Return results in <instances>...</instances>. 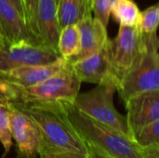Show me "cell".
I'll use <instances>...</instances> for the list:
<instances>
[{"mask_svg":"<svg viewBox=\"0 0 159 158\" xmlns=\"http://www.w3.org/2000/svg\"><path fill=\"white\" fill-rule=\"evenodd\" d=\"M28 115L41 131L47 144L87 154V146L69 121L63 103H14Z\"/></svg>","mask_w":159,"mask_h":158,"instance_id":"cell-1","label":"cell"},{"mask_svg":"<svg viewBox=\"0 0 159 158\" xmlns=\"http://www.w3.org/2000/svg\"><path fill=\"white\" fill-rule=\"evenodd\" d=\"M72 126L86 143L116 158H143L140 147L128 136L86 115L73 103H63Z\"/></svg>","mask_w":159,"mask_h":158,"instance_id":"cell-2","label":"cell"},{"mask_svg":"<svg viewBox=\"0 0 159 158\" xmlns=\"http://www.w3.org/2000/svg\"><path fill=\"white\" fill-rule=\"evenodd\" d=\"M158 47L157 33L143 34L139 54L119 80L117 91L124 102L140 93L159 90Z\"/></svg>","mask_w":159,"mask_h":158,"instance_id":"cell-3","label":"cell"},{"mask_svg":"<svg viewBox=\"0 0 159 158\" xmlns=\"http://www.w3.org/2000/svg\"><path fill=\"white\" fill-rule=\"evenodd\" d=\"M117 87L112 84L97 85L85 93H78L74 105L90 118L104 124L129 137L126 115H121L114 104Z\"/></svg>","mask_w":159,"mask_h":158,"instance_id":"cell-4","label":"cell"},{"mask_svg":"<svg viewBox=\"0 0 159 158\" xmlns=\"http://www.w3.org/2000/svg\"><path fill=\"white\" fill-rule=\"evenodd\" d=\"M81 81L73 69L66 64L42 83L23 89L21 103H73L79 93Z\"/></svg>","mask_w":159,"mask_h":158,"instance_id":"cell-5","label":"cell"},{"mask_svg":"<svg viewBox=\"0 0 159 158\" xmlns=\"http://www.w3.org/2000/svg\"><path fill=\"white\" fill-rule=\"evenodd\" d=\"M71 64L81 82L95 85L112 84L118 88L119 78L115 72L112 60V40L95 53Z\"/></svg>","mask_w":159,"mask_h":158,"instance_id":"cell-6","label":"cell"},{"mask_svg":"<svg viewBox=\"0 0 159 158\" xmlns=\"http://www.w3.org/2000/svg\"><path fill=\"white\" fill-rule=\"evenodd\" d=\"M61 57L58 50L41 43L22 42L6 45L0 48V71L50 63Z\"/></svg>","mask_w":159,"mask_h":158,"instance_id":"cell-7","label":"cell"},{"mask_svg":"<svg viewBox=\"0 0 159 158\" xmlns=\"http://www.w3.org/2000/svg\"><path fill=\"white\" fill-rule=\"evenodd\" d=\"M10 129L16 142L17 158H37L41 131L36 123L14 103L9 104Z\"/></svg>","mask_w":159,"mask_h":158,"instance_id":"cell-8","label":"cell"},{"mask_svg":"<svg viewBox=\"0 0 159 158\" xmlns=\"http://www.w3.org/2000/svg\"><path fill=\"white\" fill-rule=\"evenodd\" d=\"M143 39V33L141 31L139 25L119 26L117 35L112 40L113 65L119 80L139 54Z\"/></svg>","mask_w":159,"mask_h":158,"instance_id":"cell-9","label":"cell"},{"mask_svg":"<svg viewBox=\"0 0 159 158\" xmlns=\"http://www.w3.org/2000/svg\"><path fill=\"white\" fill-rule=\"evenodd\" d=\"M127 125L130 139L143 127L159 120V90L146 91L125 102Z\"/></svg>","mask_w":159,"mask_h":158,"instance_id":"cell-10","label":"cell"},{"mask_svg":"<svg viewBox=\"0 0 159 158\" xmlns=\"http://www.w3.org/2000/svg\"><path fill=\"white\" fill-rule=\"evenodd\" d=\"M0 33L5 46L22 42L40 43L9 0H0Z\"/></svg>","mask_w":159,"mask_h":158,"instance_id":"cell-11","label":"cell"},{"mask_svg":"<svg viewBox=\"0 0 159 158\" xmlns=\"http://www.w3.org/2000/svg\"><path fill=\"white\" fill-rule=\"evenodd\" d=\"M66 62L65 59L60 57L56 61L47 64L25 65L0 71V75L21 89H25L42 83L60 71Z\"/></svg>","mask_w":159,"mask_h":158,"instance_id":"cell-12","label":"cell"},{"mask_svg":"<svg viewBox=\"0 0 159 158\" xmlns=\"http://www.w3.org/2000/svg\"><path fill=\"white\" fill-rule=\"evenodd\" d=\"M80 34V51L70 60L69 62L85 59L101 49L110 39L108 38L107 27L99 20L89 15L76 23Z\"/></svg>","mask_w":159,"mask_h":158,"instance_id":"cell-13","label":"cell"},{"mask_svg":"<svg viewBox=\"0 0 159 158\" xmlns=\"http://www.w3.org/2000/svg\"><path fill=\"white\" fill-rule=\"evenodd\" d=\"M61 31L55 0H39L36 11V35L39 42L58 50Z\"/></svg>","mask_w":159,"mask_h":158,"instance_id":"cell-14","label":"cell"},{"mask_svg":"<svg viewBox=\"0 0 159 158\" xmlns=\"http://www.w3.org/2000/svg\"><path fill=\"white\" fill-rule=\"evenodd\" d=\"M57 12L60 25L63 28L92 15L91 3L89 0H58Z\"/></svg>","mask_w":159,"mask_h":158,"instance_id":"cell-15","label":"cell"},{"mask_svg":"<svg viewBox=\"0 0 159 158\" xmlns=\"http://www.w3.org/2000/svg\"><path fill=\"white\" fill-rule=\"evenodd\" d=\"M58 51L67 61L79 53L80 34L76 24H70L61 28L58 40Z\"/></svg>","mask_w":159,"mask_h":158,"instance_id":"cell-16","label":"cell"},{"mask_svg":"<svg viewBox=\"0 0 159 158\" xmlns=\"http://www.w3.org/2000/svg\"><path fill=\"white\" fill-rule=\"evenodd\" d=\"M111 14L121 26H137L141 11L133 0H115Z\"/></svg>","mask_w":159,"mask_h":158,"instance_id":"cell-17","label":"cell"},{"mask_svg":"<svg viewBox=\"0 0 159 158\" xmlns=\"http://www.w3.org/2000/svg\"><path fill=\"white\" fill-rule=\"evenodd\" d=\"M9 104V102L0 100V142L4 148L3 157L8 154L13 145L10 129Z\"/></svg>","mask_w":159,"mask_h":158,"instance_id":"cell-18","label":"cell"},{"mask_svg":"<svg viewBox=\"0 0 159 158\" xmlns=\"http://www.w3.org/2000/svg\"><path fill=\"white\" fill-rule=\"evenodd\" d=\"M133 141L139 147L159 143V120L152 122L139 129L134 135Z\"/></svg>","mask_w":159,"mask_h":158,"instance_id":"cell-19","label":"cell"},{"mask_svg":"<svg viewBox=\"0 0 159 158\" xmlns=\"http://www.w3.org/2000/svg\"><path fill=\"white\" fill-rule=\"evenodd\" d=\"M159 23V5L155 4L141 12L139 27L143 34L157 33Z\"/></svg>","mask_w":159,"mask_h":158,"instance_id":"cell-20","label":"cell"},{"mask_svg":"<svg viewBox=\"0 0 159 158\" xmlns=\"http://www.w3.org/2000/svg\"><path fill=\"white\" fill-rule=\"evenodd\" d=\"M38 156L40 158H88L87 154L52 146L42 142H40Z\"/></svg>","mask_w":159,"mask_h":158,"instance_id":"cell-21","label":"cell"},{"mask_svg":"<svg viewBox=\"0 0 159 158\" xmlns=\"http://www.w3.org/2000/svg\"><path fill=\"white\" fill-rule=\"evenodd\" d=\"M23 89L0 75V100L9 103H21Z\"/></svg>","mask_w":159,"mask_h":158,"instance_id":"cell-22","label":"cell"},{"mask_svg":"<svg viewBox=\"0 0 159 158\" xmlns=\"http://www.w3.org/2000/svg\"><path fill=\"white\" fill-rule=\"evenodd\" d=\"M114 2L115 0H91L93 17L99 20L105 27L108 26Z\"/></svg>","mask_w":159,"mask_h":158,"instance_id":"cell-23","label":"cell"},{"mask_svg":"<svg viewBox=\"0 0 159 158\" xmlns=\"http://www.w3.org/2000/svg\"><path fill=\"white\" fill-rule=\"evenodd\" d=\"M38 2L39 0H23L26 14V23L36 38V11Z\"/></svg>","mask_w":159,"mask_h":158,"instance_id":"cell-24","label":"cell"},{"mask_svg":"<svg viewBox=\"0 0 159 158\" xmlns=\"http://www.w3.org/2000/svg\"><path fill=\"white\" fill-rule=\"evenodd\" d=\"M87 146V156L88 158H116L112 156L111 155L100 150L99 148L93 146L92 144L89 143H86Z\"/></svg>","mask_w":159,"mask_h":158,"instance_id":"cell-25","label":"cell"},{"mask_svg":"<svg viewBox=\"0 0 159 158\" xmlns=\"http://www.w3.org/2000/svg\"><path fill=\"white\" fill-rule=\"evenodd\" d=\"M143 158H159V143L140 147Z\"/></svg>","mask_w":159,"mask_h":158,"instance_id":"cell-26","label":"cell"},{"mask_svg":"<svg viewBox=\"0 0 159 158\" xmlns=\"http://www.w3.org/2000/svg\"><path fill=\"white\" fill-rule=\"evenodd\" d=\"M9 2L15 7V8L18 10V12L20 14V16L24 19L26 22V14H25V7H24L23 0H9Z\"/></svg>","mask_w":159,"mask_h":158,"instance_id":"cell-27","label":"cell"},{"mask_svg":"<svg viewBox=\"0 0 159 158\" xmlns=\"http://www.w3.org/2000/svg\"><path fill=\"white\" fill-rule=\"evenodd\" d=\"M55 2H56V3H58V0H55Z\"/></svg>","mask_w":159,"mask_h":158,"instance_id":"cell-28","label":"cell"},{"mask_svg":"<svg viewBox=\"0 0 159 158\" xmlns=\"http://www.w3.org/2000/svg\"><path fill=\"white\" fill-rule=\"evenodd\" d=\"M89 1H90V3H91V0H89Z\"/></svg>","mask_w":159,"mask_h":158,"instance_id":"cell-29","label":"cell"},{"mask_svg":"<svg viewBox=\"0 0 159 158\" xmlns=\"http://www.w3.org/2000/svg\"><path fill=\"white\" fill-rule=\"evenodd\" d=\"M0 48H1V47H0Z\"/></svg>","mask_w":159,"mask_h":158,"instance_id":"cell-30","label":"cell"}]
</instances>
